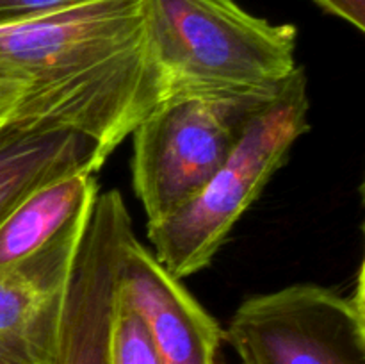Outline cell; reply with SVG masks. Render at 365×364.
Segmentation results:
<instances>
[{
  "label": "cell",
  "instance_id": "5bb4252c",
  "mask_svg": "<svg viewBox=\"0 0 365 364\" xmlns=\"http://www.w3.org/2000/svg\"><path fill=\"white\" fill-rule=\"evenodd\" d=\"M21 93L24 91H21L20 88H16V86L2 84V82H0V128L9 121L14 107L20 102Z\"/></svg>",
  "mask_w": 365,
  "mask_h": 364
},
{
  "label": "cell",
  "instance_id": "52a82bcc",
  "mask_svg": "<svg viewBox=\"0 0 365 364\" xmlns=\"http://www.w3.org/2000/svg\"><path fill=\"white\" fill-rule=\"evenodd\" d=\"M93 203L46 248L0 270V357L9 363L52 364L68 280Z\"/></svg>",
  "mask_w": 365,
  "mask_h": 364
},
{
  "label": "cell",
  "instance_id": "7c38bea8",
  "mask_svg": "<svg viewBox=\"0 0 365 364\" xmlns=\"http://www.w3.org/2000/svg\"><path fill=\"white\" fill-rule=\"evenodd\" d=\"M89 0H0V20L38 16L52 11L66 9Z\"/></svg>",
  "mask_w": 365,
  "mask_h": 364
},
{
  "label": "cell",
  "instance_id": "8fae6325",
  "mask_svg": "<svg viewBox=\"0 0 365 364\" xmlns=\"http://www.w3.org/2000/svg\"><path fill=\"white\" fill-rule=\"evenodd\" d=\"M110 364H163L138 313L118 302L110 338Z\"/></svg>",
  "mask_w": 365,
  "mask_h": 364
},
{
  "label": "cell",
  "instance_id": "7a4b0ae2",
  "mask_svg": "<svg viewBox=\"0 0 365 364\" xmlns=\"http://www.w3.org/2000/svg\"><path fill=\"white\" fill-rule=\"evenodd\" d=\"M143 2L146 49L166 98L273 93L298 68L296 25L253 16L235 0Z\"/></svg>",
  "mask_w": 365,
  "mask_h": 364
},
{
  "label": "cell",
  "instance_id": "4fadbf2b",
  "mask_svg": "<svg viewBox=\"0 0 365 364\" xmlns=\"http://www.w3.org/2000/svg\"><path fill=\"white\" fill-rule=\"evenodd\" d=\"M314 2L319 4L328 13L337 14L359 31L365 29V0H314Z\"/></svg>",
  "mask_w": 365,
  "mask_h": 364
},
{
  "label": "cell",
  "instance_id": "277c9868",
  "mask_svg": "<svg viewBox=\"0 0 365 364\" xmlns=\"http://www.w3.org/2000/svg\"><path fill=\"white\" fill-rule=\"evenodd\" d=\"M280 89L170 96L134 128L132 184L148 225L173 214L205 188L232 156L250 120Z\"/></svg>",
  "mask_w": 365,
  "mask_h": 364
},
{
  "label": "cell",
  "instance_id": "9a60e30c",
  "mask_svg": "<svg viewBox=\"0 0 365 364\" xmlns=\"http://www.w3.org/2000/svg\"><path fill=\"white\" fill-rule=\"evenodd\" d=\"M0 364H13V363H9V360H7V359H4V357H0Z\"/></svg>",
  "mask_w": 365,
  "mask_h": 364
},
{
  "label": "cell",
  "instance_id": "6da1fadb",
  "mask_svg": "<svg viewBox=\"0 0 365 364\" xmlns=\"http://www.w3.org/2000/svg\"><path fill=\"white\" fill-rule=\"evenodd\" d=\"M0 82L24 91L11 123L71 128L107 157L166 98L146 49L143 0L0 20Z\"/></svg>",
  "mask_w": 365,
  "mask_h": 364
},
{
  "label": "cell",
  "instance_id": "9c48e42d",
  "mask_svg": "<svg viewBox=\"0 0 365 364\" xmlns=\"http://www.w3.org/2000/svg\"><path fill=\"white\" fill-rule=\"evenodd\" d=\"M107 156L89 136L71 128H0V225L43 186L73 173H96Z\"/></svg>",
  "mask_w": 365,
  "mask_h": 364
},
{
  "label": "cell",
  "instance_id": "5b68a950",
  "mask_svg": "<svg viewBox=\"0 0 365 364\" xmlns=\"http://www.w3.org/2000/svg\"><path fill=\"white\" fill-rule=\"evenodd\" d=\"M225 341L241 364H365L364 266L351 296L314 284L252 296Z\"/></svg>",
  "mask_w": 365,
  "mask_h": 364
},
{
  "label": "cell",
  "instance_id": "3957f363",
  "mask_svg": "<svg viewBox=\"0 0 365 364\" xmlns=\"http://www.w3.org/2000/svg\"><path fill=\"white\" fill-rule=\"evenodd\" d=\"M309 82L298 66L280 93L246 125L227 163L189 203L148 225L153 256L182 280L212 263L234 225L309 132Z\"/></svg>",
  "mask_w": 365,
  "mask_h": 364
},
{
  "label": "cell",
  "instance_id": "2e32d148",
  "mask_svg": "<svg viewBox=\"0 0 365 364\" xmlns=\"http://www.w3.org/2000/svg\"><path fill=\"white\" fill-rule=\"evenodd\" d=\"M214 364H217V363H214Z\"/></svg>",
  "mask_w": 365,
  "mask_h": 364
},
{
  "label": "cell",
  "instance_id": "ba28073f",
  "mask_svg": "<svg viewBox=\"0 0 365 364\" xmlns=\"http://www.w3.org/2000/svg\"><path fill=\"white\" fill-rule=\"evenodd\" d=\"M118 302L139 314L163 364L216 363L225 330L135 236L123 250Z\"/></svg>",
  "mask_w": 365,
  "mask_h": 364
},
{
  "label": "cell",
  "instance_id": "30bf717a",
  "mask_svg": "<svg viewBox=\"0 0 365 364\" xmlns=\"http://www.w3.org/2000/svg\"><path fill=\"white\" fill-rule=\"evenodd\" d=\"M98 193L95 173L66 175L36 189L0 225V270L46 248Z\"/></svg>",
  "mask_w": 365,
  "mask_h": 364
},
{
  "label": "cell",
  "instance_id": "8992f818",
  "mask_svg": "<svg viewBox=\"0 0 365 364\" xmlns=\"http://www.w3.org/2000/svg\"><path fill=\"white\" fill-rule=\"evenodd\" d=\"M130 236L120 193H98L68 280L52 364H110L118 277Z\"/></svg>",
  "mask_w": 365,
  "mask_h": 364
}]
</instances>
